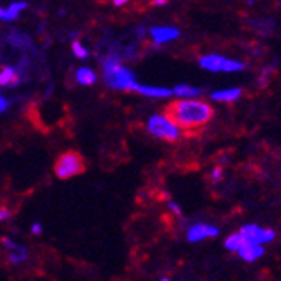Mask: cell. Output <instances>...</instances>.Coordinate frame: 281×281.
<instances>
[{
  "label": "cell",
  "instance_id": "6da1fadb",
  "mask_svg": "<svg viewBox=\"0 0 281 281\" xmlns=\"http://www.w3.org/2000/svg\"><path fill=\"white\" fill-rule=\"evenodd\" d=\"M214 116V109L200 100H174L166 107V117L185 130L200 128Z\"/></svg>",
  "mask_w": 281,
  "mask_h": 281
},
{
  "label": "cell",
  "instance_id": "7a4b0ae2",
  "mask_svg": "<svg viewBox=\"0 0 281 281\" xmlns=\"http://www.w3.org/2000/svg\"><path fill=\"white\" fill-rule=\"evenodd\" d=\"M85 169H87L85 157L76 150L64 152L56 161V167H54L56 176L61 180H67V178H72V176H78L81 173H85Z\"/></svg>",
  "mask_w": 281,
  "mask_h": 281
},
{
  "label": "cell",
  "instance_id": "3957f363",
  "mask_svg": "<svg viewBox=\"0 0 281 281\" xmlns=\"http://www.w3.org/2000/svg\"><path fill=\"white\" fill-rule=\"evenodd\" d=\"M148 131L157 138L167 140V142H174L180 138V130L178 126L171 123L166 116H154L148 121Z\"/></svg>",
  "mask_w": 281,
  "mask_h": 281
},
{
  "label": "cell",
  "instance_id": "277c9868",
  "mask_svg": "<svg viewBox=\"0 0 281 281\" xmlns=\"http://www.w3.org/2000/svg\"><path fill=\"white\" fill-rule=\"evenodd\" d=\"M200 66L203 69H209V71H242L245 64L243 62H237V61H229L226 57L221 56H206L200 59Z\"/></svg>",
  "mask_w": 281,
  "mask_h": 281
},
{
  "label": "cell",
  "instance_id": "5b68a950",
  "mask_svg": "<svg viewBox=\"0 0 281 281\" xmlns=\"http://www.w3.org/2000/svg\"><path fill=\"white\" fill-rule=\"evenodd\" d=\"M106 80L107 85L112 88H119V90H130L131 85L135 83V74L126 67H117V69L106 72Z\"/></svg>",
  "mask_w": 281,
  "mask_h": 281
},
{
  "label": "cell",
  "instance_id": "8992f818",
  "mask_svg": "<svg viewBox=\"0 0 281 281\" xmlns=\"http://www.w3.org/2000/svg\"><path fill=\"white\" fill-rule=\"evenodd\" d=\"M240 233H242L243 240H245V243H266V242H271V240L274 238V231L271 229H262L259 226L256 224H247L243 226L242 229H240Z\"/></svg>",
  "mask_w": 281,
  "mask_h": 281
},
{
  "label": "cell",
  "instance_id": "52a82bcc",
  "mask_svg": "<svg viewBox=\"0 0 281 281\" xmlns=\"http://www.w3.org/2000/svg\"><path fill=\"white\" fill-rule=\"evenodd\" d=\"M217 233H219V231H217V228H214V226L197 224L188 231V242H198V240L207 238V237H216Z\"/></svg>",
  "mask_w": 281,
  "mask_h": 281
},
{
  "label": "cell",
  "instance_id": "ba28073f",
  "mask_svg": "<svg viewBox=\"0 0 281 281\" xmlns=\"http://www.w3.org/2000/svg\"><path fill=\"white\" fill-rule=\"evenodd\" d=\"M238 253L242 259L252 262V261L259 259L262 253H264V248H262L259 243H243V245L238 248Z\"/></svg>",
  "mask_w": 281,
  "mask_h": 281
},
{
  "label": "cell",
  "instance_id": "9c48e42d",
  "mask_svg": "<svg viewBox=\"0 0 281 281\" xmlns=\"http://www.w3.org/2000/svg\"><path fill=\"white\" fill-rule=\"evenodd\" d=\"M130 90H135V92H138V93H143V95H147V97H169L171 93V90H167V88H154V87H145V85H138L137 81H135L133 85H131V88Z\"/></svg>",
  "mask_w": 281,
  "mask_h": 281
},
{
  "label": "cell",
  "instance_id": "30bf717a",
  "mask_svg": "<svg viewBox=\"0 0 281 281\" xmlns=\"http://www.w3.org/2000/svg\"><path fill=\"white\" fill-rule=\"evenodd\" d=\"M150 33L154 38H156V42L164 43V42H169V40H174L176 36L180 35V31L176 28H152Z\"/></svg>",
  "mask_w": 281,
  "mask_h": 281
},
{
  "label": "cell",
  "instance_id": "8fae6325",
  "mask_svg": "<svg viewBox=\"0 0 281 281\" xmlns=\"http://www.w3.org/2000/svg\"><path fill=\"white\" fill-rule=\"evenodd\" d=\"M240 95H242V90H240V88H233V90H224V92H216V93H212V98H214V100L231 102V100H237Z\"/></svg>",
  "mask_w": 281,
  "mask_h": 281
},
{
  "label": "cell",
  "instance_id": "7c38bea8",
  "mask_svg": "<svg viewBox=\"0 0 281 281\" xmlns=\"http://www.w3.org/2000/svg\"><path fill=\"white\" fill-rule=\"evenodd\" d=\"M17 74L12 67H4L0 72V87H7V85H16Z\"/></svg>",
  "mask_w": 281,
  "mask_h": 281
},
{
  "label": "cell",
  "instance_id": "4fadbf2b",
  "mask_svg": "<svg viewBox=\"0 0 281 281\" xmlns=\"http://www.w3.org/2000/svg\"><path fill=\"white\" fill-rule=\"evenodd\" d=\"M76 80H78L81 85H93L95 81H97V74H95L92 69H85V67H81V69L78 71V74H76Z\"/></svg>",
  "mask_w": 281,
  "mask_h": 281
},
{
  "label": "cell",
  "instance_id": "5bb4252c",
  "mask_svg": "<svg viewBox=\"0 0 281 281\" xmlns=\"http://www.w3.org/2000/svg\"><path fill=\"white\" fill-rule=\"evenodd\" d=\"M173 93L180 95V97H197V95H200L202 92L198 88L190 87V85H178Z\"/></svg>",
  "mask_w": 281,
  "mask_h": 281
},
{
  "label": "cell",
  "instance_id": "9a60e30c",
  "mask_svg": "<svg viewBox=\"0 0 281 281\" xmlns=\"http://www.w3.org/2000/svg\"><path fill=\"white\" fill-rule=\"evenodd\" d=\"M22 9H26V2H14L11 7L6 11V21H12L16 19L17 16H19V12Z\"/></svg>",
  "mask_w": 281,
  "mask_h": 281
},
{
  "label": "cell",
  "instance_id": "2e32d148",
  "mask_svg": "<svg viewBox=\"0 0 281 281\" xmlns=\"http://www.w3.org/2000/svg\"><path fill=\"white\" fill-rule=\"evenodd\" d=\"M245 243V240H243L242 233H237V235H231V237L226 240V248L228 250H238L240 247Z\"/></svg>",
  "mask_w": 281,
  "mask_h": 281
},
{
  "label": "cell",
  "instance_id": "e0dca14e",
  "mask_svg": "<svg viewBox=\"0 0 281 281\" xmlns=\"http://www.w3.org/2000/svg\"><path fill=\"white\" fill-rule=\"evenodd\" d=\"M121 64H119V59L117 57H109L106 62H104V72H111V71H114L117 69Z\"/></svg>",
  "mask_w": 281,
  "mask_h": 281
},
{
  "label": "cell",
  "instance_id": "ac0fdd59",
  "mask_svg": "<svg viewBox=\"0 0 281 281\" xmlns=\"http://www.w3.org/2000/svg\"><path fill=\"white\" fill-rule=\"evenodd\" d=\"M72 52H74L76 56L81 57V59H83V57H87V54H88V52L85 50V48L80 45V42H74V43H72Z\"/></svg>",
  "mask_w": 281,
  "mask_h": 281
},
{
  "label": "cell",
  "instance_id": "d6986e66",
  "mask_svg": "<svg viewBox=\"0 0 281 281\" xmlns=\"http://www.w3.org/2000/svg\"><path fill=\"white\" fill-rule=\"evenodd\" d=\"M9 217H11V212H9L7 209H0V221L9 219Z\"/></svg>",
  "mask_w": 281,
  "mask_h": 281
},
{
  "label": "cell",
  "instance_id": "ffe728a7",
  "mask_svg": "<svg viewBox=\"0 0 281 281\" xmlns=\"http://www.w3.org/2000/svg\"><path fill=\"white\" fill-rule=\"evenodd\" d=\"M7 106H9V104H7L6 98H4V97H0V112H4V111H6Z\"/></svg>",
  "mask_w": 281,
  "mask_h": 281
},
{
  "label": "cell",
  "instance_id": "44dd1931",
  "mask_svg": "<svg viewBox=\"0 0 281 281\" xmlns=\"http://www.w3.org/2000/svg\"><path fill=\"white\" fill-rule=\"evenodd\" d=\"M31 231H33L35 235H40V233H42V226H40V224H33Z\"/></svg>",
  "mask_w": 281,
  "mask_h": 281
},
{
  "label": "cell",
  "instance_id": "7402d4cb",
  "mask_svg": "<svg viewBox=\"0 0 281 281\" xmlns=\"http://www.w3.org/2000/svg\"><path fill=\"white\" fill-rule=\"evenodd\" d=\"M169 207L176 212V214H181V211L178 209V206H176V203H169Z\"/></svg>",
  "mask_w": 281,
  "mask_h": 281
},
{
  "label": "cell",
  "instance_id": "603a6c76",
  "mask_svg": "<svg viewBox=\"0 0 281 281\" xmlns=\"http://www.w3.org/2000/svg\"><path fill=\"white\" fill-rule=\"evenodd\" d=\"M124 2H126V0H114V4H116V6H123Z\"/></svg>",
  "mask_w": 281,
  "mask_h": 281
}]
</instances>
